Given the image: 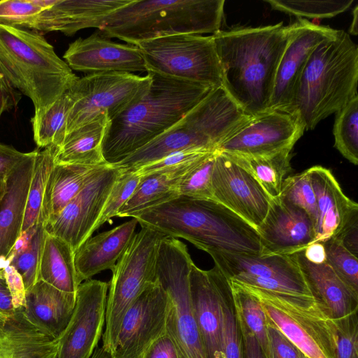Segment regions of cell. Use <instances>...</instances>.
<instances>
[{"label":"cell","instance_id":"20","mask_svg":"<svg viewBox=\"0 0 358 358\" xmlns=\"http://www.w3.org/2000/svg\"><path fill=\"white\" fill-rule=\"evenodd\" d=\"M224 278L216 265L203 270L193 263L189 273L192 308L207 358H224L222 306Z\"/></svg>","mask_w":358,"mask_h":358},{"label":"cell","instance_id":"53","mask_svg":"<svg viewBox=\"0 0 358 358\" xmlns=\"http://www.w3.org/2000/svg\"><path fill=\"white\" fill-rule=\"evenodd\" d=\"M238 325L242 335L245 358H266L257 339L236 313Z\"/></svg>","mask_w":358,"mask_h":358},{"label":"cell","instance_id":"26","mask_svg":"<svg viewBox=\"0 0 358 358\" xmlns=\"http://www.w3.org/2000/svg\"><path fill=\"white\" fill-rule=\"evenodd\" d=\"M133 218L110 230L86 239L74 252L78 282L90 280L102 271L112 270L135 234Z\"/></svg>","mask_w":358,"mask_h":358},{"label":"cell","instance_id":"40","mask_svg":"<svg viewBox=\"0 0 358 358\" xmlns=\"http://www.w3.org/2000/svg\"><path fill=\"white\" fill-rule=\"evenodd\" d=\"M273 9L297 18H331L348 10L353 0H266Z\"/></svg>","mask_w":358,"mask_h":358},{"label":"cell","instance_id":"14","mask_svg":"<svg viewBox=\"0 0 358 358\" xmlns=\"http://www.w3.org/2000/svg\"><path fill=\"white\" fill-rule=\"evenodd\" d=\"M120 173L117 167L104 164L60 213L45 225L46 232L64 240L75 252L92 236L108 194Z\"/></svg>","mask_w":358,"mask_h":358},{"label":"cell","instance_id":"48","mask_svg":"<svg viewBox=\"0 0 358 358\" xmlns=\"http://www.w3.org/2000/svg\"><path fill=\"white\" fill-rule=\"evenodd\" d=\"M268 358H308L267 319Z\"/></svg>","mask_w":358,"mask_h":358},{"label":"cell","instance_id":"51","mask_svg":"<svg viewBox=\"0 0 358 358\" xmlns=\"http://www.w3.org/2000/svg\"><path fill=\"white\" fill-rule=\"evenodd\" d=\"M21 99L22 94L0 73V118L4 112L15 108Z\"/></svg>","mask_w":358,"mask_h":358},{"label":"cell","instance_id":"41","mask_svg":"<svg viewBox=\"0 0 358 358\" xmlns=\"http://www.w3.org/2000/svg\"><path fill=\"white\" fill-rule=\"evenodd\" d=\"M224 358H245L241 332L237 320L229 279L222 287Z\"/></svg>","mask_w":358,"mask_h":358},{"label":"cell","instance_id":"54","mask_svg":"<svg viewBox=\"0 0 358 358\" xmlns=\"http://www.w3.org/2000/svg\"><path fill=\"white\" fill-rule=\"evenodd\" d=\"M358 219L350 223L340 235L336 236L343 245L355 257L358 254Z\"/></svg>","mask_w":358,"mask_h":358},{"label":"cell","instance_id":"15","mask_svg":"<svg viewBox=\"0 0 358 358\" xmlns=\"http://www.w3.org/2000/svg\"><path fill=\"white\" fill-rule=\"evenodd\" d=\"M305 131L300 120L287 113L268 110L250 116L225 138L216 150L256 157L293 148Z\"/></svg>","mask_w":358,"mask_h":358},{"label":"cell","instance_id":"21","mask_svg":"<svg viewBox=\"0 0 358 358\" xmlns=\"http://www.w3.org/2000/svg\"><path fill=\"white\" fill-rule=\"evenodd\" d=\"M63 57L71 70L88 74L146 71L137 45L115 43L99 31L71 43Z\"/></svg>","mask_w":358,"mask_h":358},{"label":"cell","instance_id":"39","mask_svg":"<svg viewBox=\"0 0 358 358\" xmlns=\"http://www.w3.org/2000/svg\"><path fill=\"white\" fill-rule=\"evenodd\" d=\"M334 147L350 162L358 164V95L336 113Z\"/></svg>","mask_w":358,"mask_h":358},{"label":"cell","instance_id":"12","mask_svg":"<svg viewBox=\"0 0 358 358\" xmlns=\"http://www.w3.org/2000/svg\"><path fill=\"white\" fill-rule=\"evenodd\" d=\"M148 73L108 72L78 78L69 89L73 99L66 122V134L105 113L112 120L140 101L148 92Z\"/></svg>","mask_w":358,"mask_h":358},{"label":"cell","instance_id":"6","mask_svg":"<svg viewBox=\"0 0 358 358\" xmlns=\"http://www.w3.org/2000/svg\"><path fill=\"white\" fill-rule=\"evenodd\" d=\"M224 3V0H133L109 15L99 32L132 45L175 34H213L220 30Z\"/></svg>","mask_w":358,"mask_h":358},{"label":"cell","instance_id":"18","mask_svg":"<svg viewBox=\"0 0 358 358\" xmlns=\"http://www.w3.org/2000/svg\"><path fill=\"white\" fill-rule=\"evenodd\" d=\"M213 199L257 228L271 199L257 181L225 155L216 150L212 174Z\"/></svg>","mask_w":358,"mask_h":358},{"label":"cell","instance_id":"56","mask_svg":"<svg viewBox=\"0 0 358 358\" xmlns=\"http://www.w3.org/2000/svg\"><path fill=\"white\" fill-rule=\"evenodd\" d=\"M90 358H113V357L110 352L106 350L102 346H97Z\"/></svg>","mask_w":358,"mask_h":358},{"label":"cell","instance_id":"46","mask_svg":"<svg viewBox=\"0 0 358 358\" xmlns=\"http://www.w3.org/2000/svg\"><path fill=\"white\" fill-rule=\"evenodd\" d=\"M141 178L136 172H122L115 180L103 206L101 214L94 228L99 229L105 222L116 217L119 209L132 195Z\"/></svg>","mask_w":358,"mask_h":358},{"label":"cell","instance_id":"58","mask_svg":"<svg viewBox=\"0 0 358 358\" xmlns=\"http://www.w3.org/2000/svg\"><path fill=\"white\" fill-rule=\"evenodd\" d=\"M7 176L8 175L0 172V203L6 192Z\"/></svg>","mask_w":358,"mask_h":358},{"label":"cell","instance_id":"24","mask_svg":"<svg viewBox=\"0 0 358 358\" xmlns=\"http://www.w3.org/2000/svg\"><path fill=\"white\" fill-rule=\"evenodd\" d=\"M317 206L315 242L336 237L358 219V204L343 192L331 171L321 166L308 169Z\"/></svg>","mask_w":358,"mask_h":358},{"label":"cell","instance_id":"22","mask_svg":"<svg viewBox=\"0 0 358 358\" xmlns=\"http://www.w3.org/2000/svg\"><path fill=\"white\" fill-rule=\"evenodd\" d=\"M262 255H293L314 243L313 224L308 215L280 197L271 199L267 215L257 228Z\"/></svg>","mask_w":358,"mask_h":358},{"label":"cell","instance_id":"35","mask_svg":"<svg viewBox=\"0 0 358 358\" xmlns=\"http://www.w3.org/2000/svg\"><path fill=\"white\" fill-rule=\"evenodd\" d=\"M72 104L73 99L68 90L44 114L38 117H31L34 140L38 148H59L62 144Z\"/></svg>","mask_w":358,"mask_h":358},{"label":"cell","instance_id":"43","mask_svg":"<svg viewBox=\"0 0 358 358\" xmlns=\"http://www.w3.org/2000/svg\"><path fill=\"white\" fill-rule=\"evenodd\" d=\"M215 155L216 151L182 176L178 185L179 196L214 200L212 174Z\"/></svg>","mask_w":358,"mask_h":358},{"label":"cell","instance_id":"45","mask_svg":"<svg viewBox=\"0 0 358 358\" xmlns=\"http://www.w3.org/2000/svg\"><path fill=\"white\" fill-rule=\"evenodd\" d=\"M215 151L199 148L178 151L134 172L143 176L153 173L187 171L206 159Z\"/></svg>","mask_w":358,"mask_h":358},{"label":"cell","instance_id":"2","mask_svg":"<svg viewBox=\"0 0 358 358\" xmlns=\"http://www.w3.org/2000/svg\"><path fill=\"white\" fill-rule=\"evenodd\" d=\"M141 226L182 238L208 253L261 255L257 229L213 199L179 196L135 215Z\"/></svg>","mask_w":358,"mask_h":358},{"label":"cell","instance_id":"4","mask_svg":"<svg viewBox=\"0 0 358 358\" xmlns=\"http://www.w3.org/2000/svg\"><path fill=\"white\" fill-rule=\"evenodd\" d=\"M358 47L338 30L311 53L285 113L296 116L305 130L344 107L357 95Z\"/></svg>","mask_w":358,"mask_h":358},{"label":"cell","instance_id":"19","mask_svg":"<svg viewBox=\"0 0 358 358\" xmlns=\"http://www.w3.org/2000/svg\"><path fill=\"white\" fill-rule=\"evenodd\" d=\"M288 40L275 78L269 110L286 112L299 78L314 49L325 39L334 37L336 29L299 18L287 25Z\"/></svg>","mask_w":358,"mask_h":358},{"label":"cell","instance_id":"44","mask_svg":"<svg viewBox=\"0 0 358 358\" xmlns=\"http://www.w3.org/2000/svg\"><path fill=\"white\" fill-rule=\"evenodd\" d=\"M324 244L326 262L338 276L356 294H358V259L336 237Z\"/></svg>","mask_w":358,"mask_h":358},{"label":"cell","instance_id":"33","mask_svg":"<svg viewBox=\"0 0 358 358\" xmlns=\"http://www.w3.org/2000/svg\"><path fill=\"white\" fill-rule=\"evenodd\" d=\"M189 170L141 176L139 182L132 195L119 209L116 216L132 217L143 210L179 196L178 182Z\"/></svg>","mask_w":358,"mask_h":358},{"label":"cell","instance_id":"17","mask_svg":"<svg viewBox=\"0 0 358 358\" xmlns=\"http://www.w3.org/2000/svg\"><path fill=\"white\" fill-rule=\"evenodd\" d=\"M108 286L94 279L79 285L73 315L58 338L56 358L92 357L103 334Z\"/></svg>","mask_w":358,"mask_h":358},{"label":"cell","instance_id":"23","mask_svg":"<svg viewBox=\"0 0 358 358\" xmlns=\"http://www.w3.org/2000/svg\"><path fill=\"white\" fill-rule=\"evenodd\" d=\"M133 0H45L31 29L36 31H60L73 36L79 30L97 28L105 19Z\"/></svg>","mask_w":358,"mask_h":358},{"label":"cell","instance_id":"10","mask_svg":"<svg viewBox=\"0 0 358 358\" xmlns=\"http://www.w3.org/2000/svg\"><path fill=\"white\" fill-rule=\"evenodd\" d=\"M146 71L211 88L222 86L213 36L180 34L138 43Z\"/></svg>","mask_w":358,"mask_h":358},{"label":"cell","instance_id":"13","mask_svg":"<svg viewBox=\"0 0 358 358\" xmlns=\"http://www.w3.org/2000/svg\"><path fill=\"white\" fill-rule=\"evenodd\" d=\"M208 254L231 281L282 296L314 297L296 253L262 255L212 251Z\"/></svg>","mask_w":358,"mask_h":358},{"label":"cell","instance_id":"7","mask_svg":"<svg viewBox=\"0 0 358 358\" xmlns=\"http://www.w3.org/2000/svg\"><path fill=\"white\" fill-rule=\"evenodd\" d=\"M250 117L222 86L214 88L175 124L113 165L123 172H134L178 151L216 150Z\"/></svg>","mask_w":358,"mask_h":358},{"label":"cell","instance_id":"30","mask_svg":"<svg viewBox=\"0 0 358 358\" xmlns=\"http://www.w3.org/2000/svg\"><path fill=\"white\" fill-rule=\"evenodd\" d=\"M103 165L55 163L46 185L39 221L46 225L55 219Z\"/></svg>","mask_w":358,"mask_h":358},{"label":"cell","instance_id":"28","mask_svg":"<svg viewBox=\"0 0 358 358\" xmlns=\"http://www.w3.org/2000/svg\"><path fill=\"white\" fill-rule=\"evenodd\" d=\"M303 250L296 253L301 271L315 299L331 318L348 315L358 309V294L354 292L327 263L308 262Z\"/></svg>","mask_w":358,"mask_h":358},{"label":"cell","instance_id":"11","mask_svg":"<svg viewBox=\"0 0 358 358\" xmlns=\"http://www.w3.org/2000/svg\"><path fill=\"white\" fill-rule=\"evenodd\" d=\"M238 284L258 299L267 319L308 358H335V319L314 297L282 296Z\"/></svg>","mask_w":358,"mask_h":358},{"label":"cell","instance_id":"47","mask_svg":"<svg viewBox=\"0 0 358 358\" xmlns=\"http://www.w3.org/2000/svg\"><path fill=\"white\" fill-rule=\"evenodd\" d=\"M335 320V358H358L357 310Z\"/></svg>","mask_w":358,"mask_h":358},{"label":"cell","instance_id":"52","mask_svg":"<svg viewBox=\"0 0 358 358\" xmlns=\"http://www.w3.org/2000/svg\"><path fill=\"white\" fill-rule=\"evenodd\" d=\"M17 311L4 268H0V316L6 317Z\"/></svg>","mask_w":358,"mask_h":358},{"label":"cell","instance_id":"50","mask_svg":"<svg viewBox=\"0 0 358 358\" xmlns=\"http://www.w3.org/2000/svg\"><path fill=\"white\" fill-rule=\"evenodd\" d=\"M143 358H178L175 345L165 333L148 348Z\"/></svg>","mask_w":358,"mask_h":358},{"label":"cell","instance_id":"32","mask_svg":"<svg viewBox=\"0 0 358 358\" xmlns=\"http://www.w3.org/2000/svg\"><path fill=\"white\" fill-rule=\"evenodd\" d=\"M39 280L72 294H76L80 285L77 277L73 250L62 238L48 233L41 256Z\"/></svg>","mask_w":358,"mask_h":358},{"label":"cell","instance_id":"59","mask_svg":"<svg viewBox=\"0 0 358 358\" xmlns=\"http://www.w3.org/2000/svg\"><path fill=\"white\" fill-rule=\"evenodd\" d=\"M1 318H2V317H1V316H0V319H1Z\"/></svg>","mask_w":358,"mask_h":358},{"label":"cell","instance_id":"16","mask_svg":"<svg viewBox=\"0 0 358 358\" xmlns=\"http://www.w3.org/2000/svg\"><path fill=\"white\" fill-rule=\"evenodd\" d=\"M167 304V294L156 280L123 316L110 352L113 358H143L153 342L166 333Z\"/></svg>","mask_w":358,"mask_h":358},{"label":"cell","instance_id":"31","mask_svg":"<svg viewBox=\"0 0 358 358\" xmlns=\"http://www.w3.org/2000/svg\"><path fill=\"white\" fill-rule=\"evenodd\" d=\"M110 122L108 116L102 113L68 134L62 144L57 148L55 163L85 166L107 164L102 146Z\"/></svg>","mask_w":358,"mask_h":358},{"label":"cell","instance_id":"5","mask_svg":"<svg viewBox=\"0 0 358 358\" xmlns=\"http://www.w3.org/2000/svg\"><path fill=\"white\" fill-rule=\"evenodd\" d=\"M0 73L44 114L78 79L38 31L0 24Z\"/></svg>","mask_w":358,"mask_h":358},{"label":"cell","instance_id":"3","mask_svg":"<svg viewBox=\"0 0 358 358\" xmlns=\"http://www.w3.org/2000/svg\"><path fill=\"white\" fill-rule=\"evenodd\" d=\"M152 84L136 103L110 120L103 146L108 164H115L178 122L213 89L148 72Z\"/></svg>","mask_w":358,"mask_h":358},{"label":"cell","instance_id":"37","mask_svg":"<svg viewBox=\"0 0 358 358\" xmlns=\"http://www.w3.org/2000/svg\"><path fill=\"white\" fill-rule=\"evenodd\" d=\"M45 224L38 221L27 234L25 244L14 250L7 263L20 275L25 293L39 280V266L44 241L46 236ZM23 235V234H22Z\"/></svg>","mask_w":358,"mask_h":358},{"label":"cell","instance_id":"8","mask_svg":"<svg viewBox=\"0 0 358 358\" xmlns=\"http://www.w3.org/2000/svg\"><path fill=\"white\" fill-rule=\"evenodd\" d=\"M192 261L187 245L176 238L161 242L156 278L168 296L166 334L178 358H207L192 304L189 273Z\"/></svg>","mask_w":358,"mask_h":358},{"label":"cell","instance_id":"42","mask_svg":"<svg viewBox=\"0 0 358 358\" xmlns=\"http://www.w3.org/2000/svg\"><path fill=\"white\" fill-rule=\"evenodd\" d=\"M279 197L303 210L311 219L315 230L318 215L317 206L308 169L287 177L283 181Z\"/></svg>","mask_w":358,"mask_h":358},{"label":"cell","instance_id":"9","mask_svg":"<svg viewBox=\"0 0 358 358\" xmlns=\"http://www.w3.org/2000/svg\"><path fill=\"white\" fill-rule=\"evenodd\" d=\"M167 236L141 226L112 271L107 295L102 347L111 352L127 310L143 291L155 282L158 251Z\"/></svg>","mask_w":358,"mask_h":358},{"label":"cell","instance_id":"49","mask_svg":"<svg viewBox=\"0 0 358 358\" xmlns=\"http://www.w3.org/2000/svg\"><path fill=\"white\" fill-rule=\"evenodd\" d=\"M30 154L22 152L12 145L0 142V172L8 175L17 165Z\"/></svg>","mask_w":358,"mask_h":358},{"label":"cell","instance_id":"57","mask_svg":"<svg viewBox=\"0 0 358 358\" xmlns=\"http://www.w3.org/2000/svg\"><path fill=\"white\" fill-rule=\"evenodd\" d=\"M358 10L357 6H355L353 10V19L350 27V33L352 35H357V22H358Z\"/></svg>","mask_w":358,"mask_h":358},{"label":"cell","instance_id":"27","mask_svg":"<svg viewBox=\"0 0 358 358\" xmlns=\"http://www.w3.org/2000/svg\"><path fill=\"white\" fill-rule=\"evenodd\" d=\"M76 294L61 291L39 280L25 293L22 313L32 324L59 338L73 315Z\"/></svg>","mask_w":358,"mask_h":358},{"label":"cell","instance_id":"1","mask_svg":"<svg viewBox=\"0 0 358 358\" xmlns=\"http://www.w3.org/2000/svg\"><path fill=\"white\" fill-rule=\"evenodd\" d=\"M222 86L250 116L269 110L277 69L288 40L282 22L219 30L213 35Z\"/></svg>","mask_w":358,"mask_h":358},{"label":"cell","instance_id":"38","mask_svg":"<svg viewBox=\"0 0 358 358\" xmlns=\"http://www.w3.org/2000/svg\"><path fill=\"white\" fill-rule=\"evenodd\" d=\"M236 313L268 358L267 320L258 299L240 284L230 280Z\"/></svg>","mask_w":358,"mask_h":358},{"label":"cell","instance_id":"36","mask_svg":"<svg viewBox=\"0 0 358 358\" xmlns=\"http://www.w3.org/2000/svg\"><path fill=\"white\" fill-rule=\"evenodd\" d=\"M57 147L50 146L43 150H38L29 185L24 218L22 224V234L33 229L38 222L46 185L55 164Z\"/></svg>","mask_w":358,"mask_h":358},{"label":"cell","instance_id":"34","mask_svg":"<svg viewBox=\"0 0 358 358\" xmlns=\"http://www.w3.org/2000/svg\"><path fill=\"white\" fill-rule=\"evenodd\" d=\"M292 148L269 155L248 157L225 154L236 164L248 172L260 185L270 199L280 196L285 176L292 171Z\"/></svg>","mask_w":358,"mask_h":358},{"label":"cell","instance_id":"29","mask_svg":"<svg viewBox=\"0 0 358 358\" xmlns=\"http://www.w3.org/2000/svg\"><path fill=\"white\" fill-rule=\"evenodd\" d=\"M58 338L32 324L22 309L0 319V358H56Z\"/></svg>","mask_w":358,"mask_h":358},{"label":"cell","instance_id":"25","mask_svg":"<svg viewBox=\"0 0 358 358\" xmlns=\"http://www.w3.org/2000/svg\"><path fill=\"white\" fill-rule=\"evenodd\" d=\"M38 149L17 165L7 176L6 192L0 203V268H3L20 240L22 224Z\"/></svg>","mask_w":358,"mask_h":358},{"label":"cell","instance_id":"55","mask_svg":"<svg viewBox=\"0 0 358 358\" xmlns=\"http://www.w3.org/2000/svg\"><path fill=\"white\" fill-rule=\"evenodd\" d=\"M303 252L305 258L313 264H320L326 262V251L322 243H313L309 245Z\"/></svg>","mask_w":358,"mask_h":358}]
</instances>
